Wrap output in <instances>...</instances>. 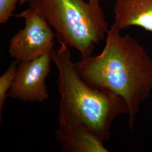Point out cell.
I'll return each instance as SVG.
<instances>
[{
    "label": "cell",
    "instance_id": "6da1fadb",
    "mask_svg": "<svg viewBox=\"0 0 152 152\" xmlns=\"http://www.w3.org/2000/svg\"><path fill=\"white\" fill-rule=\"evenodd\" d=\"M75 65L88 85L124 100L132 128L140 105L152 90V59L141 44L112 25L102 53L81 58Z\"/></svg>",
    "mask_w": 152,
    "mask_h": 152
},
{
    "label": "cell",
    "instance_id": "7a4b0ae2",
    "mask_svg": "<svg viewBox=\"0 0 152 152\" xmlns=\"http://www.w3.org/2000/svg\"><path fill=\"white\" fill-rule=\"evenodd\" d=\"M59 42L60 46L50 53L58 73L59 126H81L102 141H108L115 118L121 114H128L127 105L120 96L85 81L76 70L68 46Z\"/></svg>",
    "mask_w": 152,
    "mask_h": 152
},
{
    "label": "cell",
    "instance_id": "3957f363",
    "mask_svg": "<svg viewBox=\"0 0 152 152\" xmlns=\"http://www.w3.org/2000/svg\"><path fill=\"white\" fill-rule=\"evenodd\" d=\"M29 6L53 27L59 42L81 58L92 55L109 29L99 0H29Z\"/></svg>",
    "mask_w": 152,
    "mask_h": 152
},
{
    "label": "cell",
    "instance_id": "277c9868",
    "mask_svg": "<svg viewBox=\"0 0 152 152\" xmlns=\"http://www.w3.org/2000/svg\"><path fill=\"white\" fill-rule=\"evenodd\" d=\"M14 16L23 18L25 26L10 41L11 58L25 62L50 54L54 49L55 34L46 19L29 7Z\"/></svg>",
    "mask_w": 152,
    "mask_h": 152
},
{
    "label": "cell",
    "instance_id": "5b68a950",
    "mask_svg": "<svg viewBox=\"0 0 152 152\" xmlns=\"http://www.w3.org/2000/svg\"><path fill=\"white\" fill-rule=\"evenodd\" d=\"M50 53L34 60L19 62L7 97L24 103H42L49 99L45 83L51 70Z\"/></svg>",
    "mask_w": 152,
    "mask_h": 152
},
{
    "label": "cell",
    "instance_id": "8992f818",
    "mask_svg": "<svg viewBox=\"0 0 152 152\" xmlns=\"http://www.w3.org/2000/svg\"><path fill=\"white\" fill-rule=\"evenodd\" d=\"M112 24L120 30L135 26L152 33V0H115Z\"/></svg>",
    "mask_w": 152,
    "mask_h": 152
},
{
    "label": "cell",
    "instance_id": "52a82bcc",
    "mask_svg": "<svg viewBox=\"0 0 152 152\" xmlns=\"http://www.w3.org/2000/svg\"><path fill=\"white\" fill-rule=\"evenodd\" d=\"M55 137L62 152H109L103 141L81 126H59L55 131Z\"/></svg>",
    "mask_w": 152,
    "mask_h": 152
},
{
    "label": "cell",
    "instance_id": "ba28073f",
    "mask_svg": "<svg viewBox=\"0 0 152 152\" xmlns=\"http://www.w3.org/2000/svg\"><path fill=\"white\" fill-rule=\"evenodd\" d=\"M19 61L14 60L7 70L0 77V115L2 119V113L5 105L7 94L10 90L15 79Z\"/></svg>",
    "mask_w": 152,
    "mask_h": 152
},
{
    "label": "cell",
    "instance_id": "9c48e42d",
    "mask_svg": "<svg viewBox=\"0 0 152 152\" xmlns=\"http://www.w3.org/2000/svg\"><path fill=\"white\" fill-rule=\"evenodd\" d=\"M20 0H0V24H4L13 15Z\"/></svg>",
    "mask_w": 152,
    "mask_h": 152
},
{
    "label": "cell",
    "instance_id": "30bf717a",
    "mask_svg": "<svg viewBox=\"0 0 152 152\" xmlns=\"http://www.w3.org/2000/svg\"><path fill=\"white\" fill-rule=\"evenodd\" d=\"M29 0H20L19 2V5H23L24 4H25L27 2H29Z\"/></svg>",
    "mask_w": 152,
    "mask_h": 152
}]
</instances>
